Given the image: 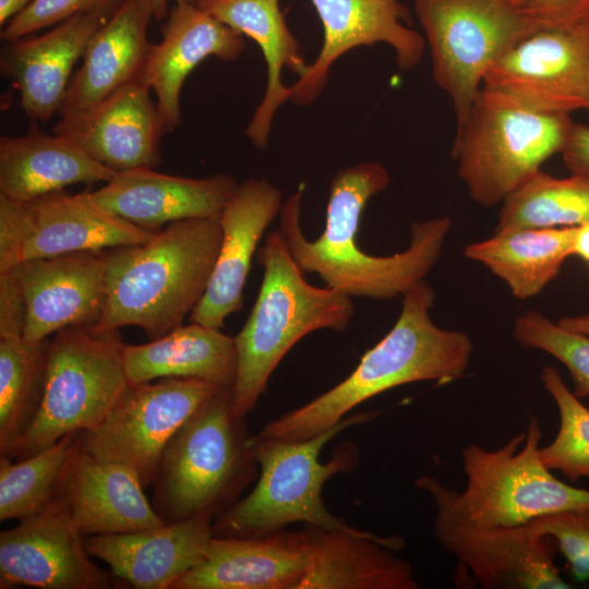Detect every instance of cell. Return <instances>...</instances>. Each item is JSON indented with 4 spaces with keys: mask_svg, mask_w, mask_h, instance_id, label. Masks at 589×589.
Returning <instances> with one entry per match:
<instances>
[{
    "mask_svg": "<svg viewBox=\"0 0 589 589\" xmlns=\"http://www.w3.org/2000/svg\"><path fill=\"white\" fill-rule=\"evenodd\" d=\"M540 419L530 416L525 432L491 450L470 443L462 448L465 490L460 503L484 526H521L567 510L589 508V491L558 480L541 460Z\"/></svg>",
    "mask_w": 589,
    "mask_h": 589,
    "instance_id": "9c48e42d",
    "label": "cell"
},
{
    "mask_svg": "<svg viewBox=\"0 0 589 589\" xmlns=\"http://www.w3.org/2000/svg\"><path fill=\"white\" fill-rule=\"evenodd\" d=\"M77 435L68 434L22 459L0 455V521L29 518L55 501L59 476Z\"/></svg>",
    "mask_w": 589,
    "mask_h": 589,
    "instance_id": "836d02e7",
    "label": "cell"
},
{
    "mask_svg": "<svg viewBox=\"0 0 589 589\" xmlns=\"http://www.w3.org/2000/svg\"><path fill=\"white\" fill-rule=\"evenodd\" d=\"M309 564L298 589H418L412 565L398 556L405 541L354 527L303 529Z\"/></svg>",
    "mask_w": 589,
    "mask_h": 589,
    "instance_id": "484cf974",
    "label": "cell"
},
{
    "mask_svg": "<svg viewBox=\"0 0 589 589\" xmlns=\"http://www.w3.org/2000/svg\"><path fill=\"white\" fill-rule=\"evenodd\" d=\"M221 238L219 217L192 218L105 250L106 302L94 328L137 326L153 340L182 325L208 286Z\"/></svg>",
    "mask_w": 589,
    "mask_h": 589,
    "instance_id": "3957f363",
    "label": "cell"
},
{
    "mask_svg": "<svg viewBox=\"0 0 589 589\" xmlns=\"http://www.w3.org/2000/svg\"><path fill=\"white\" fill-rule=\"evenodd\" d=\"M528 524L538 533L554 539L576 580L589 579V508L555 513Z\"/></svg>",
    "mask_w": 589,
    "mask_h": 589,
    "instance_id": "8d00e7d4",
    "label": "cell"
},
{
    "mask_svg": "<svg viewBox=\"0 0 589 589\" xmlns=\"http://www.w3.org/2000/svg\"><path fill=\"white\" fill-rule=\"evenodd\" d=\"M152 19L147 0H122L88 40L82 64L68 86L60 118L80 116L121 87L139 82L151 46L147 29Z\"/></svg>",
    "mask_w": 589,
    "mask_h": 589,
    "instance_id": "4316f807",
    "label": "cell"
},
{
    "mask_svg": "<svg viewBox=\"0 0 589 589\" xmlns=\"http://www.w3.org/2000/svg\"><path fill=\"white\" fill-rule=\"evenodd\" d=\"M154 233L99 206L89 190L28 202L0 194V273L26 261L142 244Z\"/></svg>",
    "mask_w": 589,
    "mask_h": 589,
    "instance_id": "4fadbf2b",
    "label": "cell"
},
{
    "mask_svg": "<svg viewBox=\"0 0 589 589\" xmlns=\"http://www.w3.org/2000/svg\"><path fill=\"white\" fill-rule=\"evenodd\" d=\"M122 0H34L11 19L0 37L9 43L55 26L81 13L98 12L111 16Z\"/></svg>",
    "mask_w": 589,
    "mask_h": 589,
    "instance_id": "74e56055",
    "label": "cell"
},
{
    "mask_svg": "<svg viewBox=\"0 0 589 589\" xmlns=\"http://www.w3.org/2000/svg\"><path fill=\"white\" fill-rule=\"evenodd\" d=\"M574 254L589 263V223L577 228Z\"/></svg>",
    "mask_w": 589,
    "mask_h": 589,
    "instance_id": "b9f144b4",
    "label": "cell"
},
{
    "mask_svg": "<svg viewBox=\"0 0 589 589\" xmlns=\"http://www.w3.org/2000/svg\"><path fill=\"white\" fill-rule=\"evenodd\" d=\"M557 323L569 330L589 335V313L576 316H565Z\"/></svg>",
    "mask_w": 589,
    "mask_h": 589,
    "instance_id": "7bdbcfd3",
    "label": "cell"
},
{
    "mask_svg": "<svg viewBox=\"0 0 589 589\" xmlns=\"http://www.w3.org/2000/svg\"><path fill=\"white\" fill-rule=\"evenodd\" d=\"M540 380L560 414L554 440L540 446L541 460L550 470L560 471L570 481L589 479V408L566 386L554 366H544Z\"/></svg>",
    "mask_w": 589,
    "mask_h": 589,
    "instance_id": "e575fe53",
    "label": "cell"
},
{
    "mask_svg": "<svg viewBox=\"0 0 589 589\" xmlns=\"http://www.w3.org/2000/svg\"><path fill=\"white\" fill-rule=\"evenodd\" d=\"M231 388H220L173 435L158 464L152 505L165 524L215 518L240 500L257 474Z\"/></svg>",
    "mask_w": 589,
    "mask_h": 589,
    "instance_id": "5b68a950",
    "label": "cell"
},
{
    "mask_svg": "<svg viewBox=\"0 0 589 589\" xmlns=\"http://www.w3.org/2000/svg\"><path fill=\"white\" fill-rule=\"evenodd\" d=\"M400 314L385 337L361 358L342 382L269 421L257 435L306 440L329 430L347 413L388 389L420 381L450 383L467 371L473 345L464 332L435 325L430 311L435 293L420 280L402 296Z\"/></svg>",
    "mask_w": 589,
    "mask_h": 589,
    "instance_id": "7a4b0ae2",
    "label": "cell"
},
{
    "mask_svg": "<svg viewBox=\"0 0 589 589\" xmlns=\"http://www.w3.org/2000/svg\"><path fill=\"white\" fill-rule=\"evenodd\" d=\"M432 74L452 100L457 125L498 57L538 26L506 0H413Z\"/></svg>",
    "mask_w": 589,
    "mask_h": 589,
    "instance_id": "8fae6325",
    "label": "cell"
},
{
    "mask_svg": "<svg viewBox=\"0 0 589 589\" xmlns=\"http://www.w3.org/2000/svg\"><path fill=\"white\" fill-rule=\"evenodd\" d=\"M213 520L202 516L132 532L87 536L84 543L120 582L136 589H171L204 560Z\"/></svg>",
    "mask_w": 589,
    "mask_h": 589,
    "instance_id": "603a6c76",
    "label": "cell"
},
{
    "mask_svg": "<svg viewBox=\"0 0 589 589\" xmlns=\"http://www.w3.org/2000/svg\"><path fill=\"white\" fill-rule=\"evenodd\" d=\"M238 184L227 173L197 179L137 168L116 172L105 185L91 193L109 213L157 232L179 220L219 217Z\"/></svg>",
    "mask_w": 589,
    "mask_h": 589,
    "instance_id": "44dd1931",
    "label": "cell"
},
{
    "mask_svg": "<svg viewBox=\"0 0 589 589\" xmlns=\"http://www.w3.org/2000/svg\"><path fill=\"white\" fill-rule=\"evenodd\" d=\"M147 2L151 7L153 17L157 21H163L168 16L170 2L175 4L181 2L196 4L199 0H147Z\"/></svg>",
    "mask_w": 589,
    "mask_h": 589,
    "instance_id": "ee69618b",
    "label": "cell"
},
{
    "mask_svg": "<svg viewBox=\"0 0 589 589\" xmlns=\"http://www.w3.org/2000/svg\"><path fill=\"white\" fill-rule=\"evenodd\" d=\"M88 554L84 536L55 500L0 533V589H108L115 576Z\"/></svg>",
    "mask_w": 589,
    "mask_h": 589,
    "instance_id": "9a60e30c",
    "label": "cell"
},
{
    "mask_svg": "<svg viewBox=\"0 0 589 589\" xmlns=\"http://www.w3.org/2000/svg\"><path fill=\"white\" fill-rule=\"evenodd\" d=\"M573 124L569 115L542 112L481 87L452 151L470 197L484 207L502 204L562 152Z\"/></svg>",
    "mask_w": 589,
    "mask_h": 589,
    "instance_id": "52a82bcc",
    "label": "cell"
},
{
    "mask_svg": "<svg viewBox=\"0 0 589 589\" xmlns=\"http://www.w3.org/2000/svg\"><path fill=\"white\" fill-rule=\"evenodd\" d=\"M202 10L254 40L266 64V87L245 129L256 148H265L279 107L290 100V86L281 81L286 69L298 77L309 68L301 45L290 31L279 0H199Z\"/></svg>",
    "mask_w": 589,
    "mask_h": 589,
    "instance_id": "83f0119b",
    "label": "cell"
},
{
    "mask_svg": "<svg viewBox=\"0 0 589 589\" xmlns=\"http://www.w3.org/2000/svg\"><path fill=\"white\" fill-rule=\"evenodd\" d=\"M309 564L304 530L214 537L204 560L171 589H298Z\"/></svg>",
    "mask_w": 589,
    "mask_h": 589,
    "instance_id": "cb8c5ba5",
    "label": "cell"
},
{
    "mask_svg": "<svg viewBox=\"0 0 589 589\" xmlns=\"http://www.w3.org/2000/svg\"><path fill=\"white\" fill-rule=\"evenodd\" d=\"M417 489L429 494L435 513L433 533L459 565L484 589H566L554 558L553 538L538 533L529 524L484 526L465 512L459 492L433 476L416 479Z\"/></svg>",
    "mask_w": 589,
    "mask_h": 589,
    "instance_id": "30bf717a",
    "label": "cell"
},
{
    "mask_svg": "<svg viewBox=\"0 0 589 589\" xmlns=\"http://www.w3.org/2000/svg\"><path fill=\"white\" fill-rule=\"evenodd\" d=\"M281 191L264 179L238 184L219 215L223 238L208 286L190 321L221 328L243 305V288L259 242L283 207Z\"/></svg>",
    "mask_w": 589,
    "mask_h": 589,
    "instance_id": "ffe728a7",
    "label": "cell"
},
{
    "mask_svg": "<svg viewBox=\"0 0 589 589\" xmlns=\"http://www.w3.org/2000/svg\"><path fill=\"white\" fill-rule=\"evenodd\" d=\"M323 26V44L308 71L290 86V101L311 105L327 85L333 64L351 49L383 43L401 70L417 67L424 38L408 25L411 14L399 0H310Z\"/></svg>",
    "mask_w": 589,
    "mask_h": 589,
    "instance_id": "2e32d148",
    "label": "cell"
},
{
    "mask_svg": "<svg viewBox=\"0 0 589 589\" xmlns=\"http://www.w3.org/2000/svg\"><path fill=\"white\" fill-rule=\"evenodd\" d=\"M119 329L67 327L49 339L37 413L11 459L32 456L99 425L129 385Z\"/></svg>",
    "mask_w": 589,
    "mask_h": 589,
    "instance_id": "ba28073f",
    "label": "cell"
},
{
    "mask_svg": "<svg viewBox=\"0 0 589 589\" xmlns=\"http://www.w3.org/2000/svg\"><path fill=\"white\" fill-rule=\"evenodd\" d=\"M482 87L542 112L589 110V23L536 27L498 57Z\"/></svg>",
    "mask_w": 589,
    "mask_h": 589,
    "instance_id": "5bb4252c",
    "label": "cell"
},
{
    "mask_svg": "<svg viewBox=\"0 0 589 589\" xmlns=\"http://www.w3.org/2000/svg\"><path fill=\"white\" fill-rule=\"evenodd\" d=\"M49 339L0 335V455H11L40 405Z\"/></svg>",
    "mask_w": 589,
    "mask_h": 589,
    "instance_id": "1f68e13d",
    "label": "cell"
},
{
    "mask_svg": "<svg viewBox=\"0 0 589 589\" xmlns=\"http://www.w3.org/2000/svg\"><path fill=\"white\" fill-rule=\"evenodd\" d=\"M256 261L264 272L261 288L233 337L238 362L232 406L243 419L255 408L273 371L300 339L318 329L342 332L354 313L351 297L306 281L278 230L267 232Z\"/></svg>",
    "mask_w": 589,
    "mask_h": 589,
    "instance_id": "277c9868",
    "label": "cell"
},
{
    "mask_svg": "<svg viewBox=\"0 0 589 589\" xmlns=\"http://www.w3.org/2000/svg\"><path fill=\"white\" fill-rule=\"evenodd\" d=\"M578 227L522 228L469 243L464 255L484 265L520 300L540 293L574 254Z\"/></svg>",
    "mask_w": 589,
    "mask_h": 589,
    "instance_id": "4dcf8cb0",
    "label": "cell"
},
{
    "mask_svg": "<svg viewBox=\"0 0 589 589\" xmlns=\"http://www.w3.org/2000/svg\"><path fill=\"white\" fill-rule=\"evenodd\" d=\"M115 175L59 134L33 129L0 137V194L14 201L28 202L76 183H106Z\"/></svg>",
    "mask_w": 589,
    "mask_h": 589,
    "instance_id": "f1b7e54d",
    "label": "cell"
},
{
    "mask_svg": "<svg viewBox=\"0 0 589 589\" xmlns=\"http://www.w3.org/2000/svg\"><path fill=\"white\" fill-rule=\"evenodd\" d=\"M220 388L184 377L129 384L105 420L79 440L94 458L127 467L147 489L170 440Z\"/></svg>",
    "mask_w": 589,
    "mask_h": 589,
    "instance_id": "7c38bea8",
    "label": "cell"
},
{
    "mask_svg": "<svg viewBox=\"0 0 589 589\" xmlns=\"http://www.w3.org/2000/svg\"><path fill=\"white\" fill-rule=\"evenodd\" d=\"M9 272L24 302L25 340L39 342L63 328L95 327L100 321L106 302L105 250L26 261Z\"/></svg>",
    "mask_w": 589,
    "mask_h": 589,
    "instance_id": "e0dca14e",
    "label": "cell"
},
{
    "mask_svg": "<svg viewBox=\"0 0 589 589\" xmlns=\"http://www.w3.org/2000/svg\"><path fill=\"white\" fill-rule=\"evenodd\" d=\"M144 490L127 467L94 458L77 435L59 476L55 500L84 537L123 533L165 524Z\"/></svg>",
    "mask_w": 589,
    "mask_h": 589,
    "instance_id": "ac0fdd59",
    "label": "cell"
},
{
    "mask_svg": "<svg viewBox=\"0 0 589 589\" xmlns=\"http://www.w3.org/2000/svg\"><path fill=\"white\" fill-rule=\"evenodd\" d=\"M589 223V176L538 171L503 202L494 232L579 227Z\"/></svg>",
    "mask_w": 589,
    "mask_h": 589,
    "instance_id": "d6a6232c",
    "label": "cell"
},
{
    "mask_svg": "<svg viewBox=\"0 0 589 589\" xmlns=\"http://www.w3.org/2000/svg\"><path fill=\"white\" fill-rule=\"evenodd\" d=\"M167 131L151 91L140 82L121 87L80 116L60 118L53 128L55 134L72 140L115 172L156 167Z\"/></svg>",
    "mask_w": 589,
    "mask_h": 589,
    "instance_id": "d6986e66",
    "label": "cell"
},
{
    "mask_svg": "<svg viewBox=\"0 0 589 589\" xmlns=\"http://www.w3.org/2000/svg\"><path fill=\"white\" fill-rule=\"evenodd\" d=\"M561 154L572 175L589 176V127L574 122Z\"/></svg>",
    "mask_w": 589,
    "mask_h": 589,
    "instance_id": "ab89813d",
    "label": "cell"
},
{
    "mask_svg": "<svg viewBox=\"0 0 589 589\" xmlns=\"http://www.w3.org/2000/svg\"><path fill=\"white\" fill-rule=\"evenodd\" d=\"M389 181L387 169L375 161L339 170L329 184L325 228L313 241L300 226L302 190L284 202L278 231L304 273L318 275L327 287L349 297L377 300L402 296L424 279L438 261L450 217L413 223L408 248L393 255H371L358 245L363 211Z\"/></svg>",
    "mask_w": 589,
    "mask_h": 589,
    "instance_id": "6da1fadb",
    "label": "cell"
},
{
    "mask_svg": "<svg viewBox=\"0 0 589 589\" xmlns=\"http://www.w3.org/2000/svg\"><path fill=\"white\" fill-rule=\"evenodd\" d=\"M514 9L541 26L589 23V0H506Z\"/></svg>",
    "mask_w": 589,
    "mask_h": 589,
    "instance_id": "f35d334b",
    "label": "cell"
},
{
    "mask_svg": "<svg viewBox=\"0 0 589 589\" xmlns=\"http://www.w3.org/2000/svg\"><path fill=\"white\" fill-rule=\"evenodd\" d=\"M378 412H356L314 437L286 441L253 435L250 438L260 466L253 490L217 515L214 537H256L302 522L328 530L352 528L332 514L322 498L325 482L335 474L350 472L359 462L357 446L342 443L332 458L318 459L322 448L341 431L372 420Z\"/></svg>",
    "mask_w": 589,
    "mask_h": 589,
    "instance_id": "8992f818",
    "label": "cell"
},
{
    "mask_svg": "<svg viewBox=\"0 0 589 589\" xmlns=\"http://www.w3.org/2000/svg\"><path fill=\"white\" fill-rule=\"evenodd\" d=\"M163 38L149 46L139 82L153 91L168 128L181 123L180 95L185 79L205 59L237 60L245 48L242 35L193 3H176L161 28Z\"/></svg>",
    "mask_w": 589,
    "mask_h": 589,
    "instance_id": "7402d4cb",
    "label": "cell"
},
{
    "mask_svg": "<svg viewBox=\"0 0 589 589\" xmlns=\"http://www.w3.org/2000/svg\"><path fill=\"white\" fill-rule=\"evenodd\" d=\"M513 337L521 347L558 360L569 372L574 395L579 399L589 396V335L569 330L530 310L516 318Z\"/></svg>",
    "mask_w": 589,
    "mask_h": 589,
    "instance_id": "d590c367",
    "label": "cell"
},
{
    "mask_svg": "<svg viewBox=\"0 0 589 589\" xmlns=\"http://www.w3.org/2000/svg\"><path fill=\"white\" fill-rule=\"evenodd\" d=\"M34 0H0V25L3 27L11 19Z\"/></svg>",
    "mask_w": 589,
    "mask_h": 589,
    "instance_id": "60d3db41",
    "label": "cell"
},
{
    "mask_svg": "<svg viewBox=\"0 0 589 589\" xmlns=\"http://www.w3.org/2000/svg\"><path fill=\"white\" fill-rule=\"evenodd\" d=\"M109 17L98 12L81 13L41 35L8 43L1 70L12 80L31 120L47 121L60 111L75 63Z\"/></svg>",
    "mask_w": 589,
    "mask_h": 589,
    "instance_id": "d4e9b609",
    "label": "cell"
},
{
    "mask_svg": "<svg viewBox=\"0 0 589 589\" xmlns=\"http://www.w3.org/2000/svg\"><path fill=\"white\" fill-rule=\"evenodd\" d=\"M235 338L220 328L191 322L142 345L123 346L129 384L164 377L199 378L232 388L237 376Z\"/></svg>",
    "mask_w": 589,
    "mask_h": 589,
    "instance_id": "f546056e",
    "label": "cell"
}]
</instances>
